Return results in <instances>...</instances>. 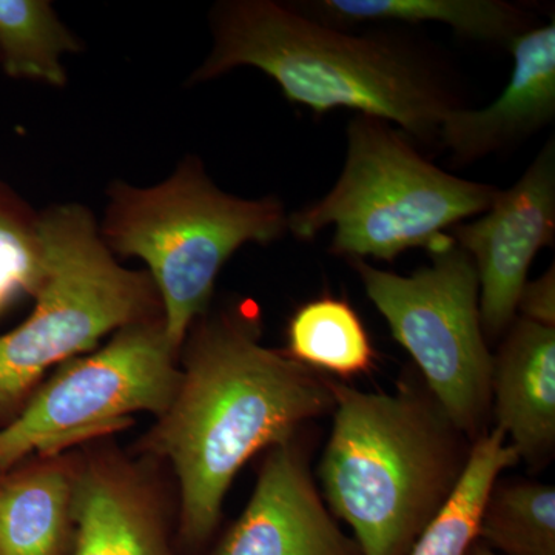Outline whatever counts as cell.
Returning a JSON list of instances; mask_svg holds the SVG:
<instances>
[{"label": "cell", "mask_w": 555, "mask_h": 555, "mask_svg": "<svg viewBox=\"0 0 555 555\" xmlns=\"http://www.w3.org/2000/svg\"><path fill=\"white\" fill-rule=\"evenodd\" d=\"M334 406L327 378L262 346L254 321L224 315L203 326L152 436L181 483L185 539L203 542L211 534L248 459L288 443L302 423Z\"/></svg>", "instance_id": "obj_1"}, {"label": "cell", "mask_w": 555, "mask_h": 555, "mask_svg": "<svg viewBox=\"0 0 555 555\" xmlns=\"http://www.w3.org/2000/svg\"><path fill=\"white\" fill-rule=\"evenodd\" d=\"M214 49L193 82L254 67L288 102L317 115L356 109L393 122L433 144L452 109L462 107L436 62L389 35H353L272 0H229L211 16Z\"/></svg>", "instance_id": "obj_2"}, {"label": "cell", "mask_w": 555, "mask_h": 555, "mask_svg": "<svg viewBox=\"0 0 555 555\" xmlns=\"http://www.w3.org/2000/svg\"><path fill=\"white\" fill-rule=\"evenodd\" d=\"M334 429L320 477L363 555H409L465 469L463 436L414 392L372 393L328 379Z\"/></svg>", "instance_id": "obj_3"}, {"label": "cell", "mask_w": 555, "mask_h": 555, "mask_svg": "<svg viewBox=\"0 0 555 555\" xmlns=\"http://www.w3.org/2000/svg\"><path fill=\"white\" fill-rule=\"evenodd\" d=\"M108 195L101 238L112 254L141 258L149 266L173 349L206 310L225 261L244 244L273 243L287 232L281 201L229 195L195 158L155 188L116 182Z\"/></svg>", "instance_id": "obj_4"}, {"label": "cell", "mask_w": 555, "mask_h": 555, "mask_svg": "<svg viewBox=\"0 0 555 555\" xmlns=\"http://www.w3.org/2000/svg\"><path fill=\"white\" fill-rule=\"evenodd\" d=\"M346 163L324 198L287 217L302 241L334 228L331 251L349 261H392L409 248L451 241L448 230L491 207L494 185L438 169L386 120L356 115L346 130Z\"/></svg>", "instance_id": "obj_5"}, {"label": "cell", "mask_w": 555, "mask_h": 555, "mask_svg": "<svg viewBox=\"0 0 555 555\" xmlns=\"http://www.w3.org/2000/svg\"><path fill=\"white\" fill-rule=\"evenodd\" d=\"M36 233L42 278L31 315L0 337V408L53 364L93 349L113 328L150 320L160 305L147 273L115 261L86 207H50L36 217Z\"/></svg>", "instance_id": "obj_6"}, {"label": "cell", "mask_w": 555, "mask_h": 555, "mask_svg": "<svg viewBox=\"0 0 555 555\" xmlns=\"http://www.w3.org/2000/svg\"><path fill=\"white\" fill-rule=\"evenodd\" d=\"M429 254L433 264L409 276L349 262L393 338L414 358L437 406L460 434L477 437L492 401V356L476 266L454 238Z\"/></svg>", "instance_id": "obj_7"}, {"label": "cell", "mask_w": 555, "mask_h": 555, "mask_svg": "<svg viewBox=\"0 0 555 555\" xmlns=\"http://www.w3.org/2000/svg\"><path fill=\"white\" fill-rule=\"evenodd\" d=\"M175 350L163 318H153L120 328L100 352L61 367L0 430V470L31 452L56 454L127 426L134 412L163 415L181 379L173 366Z\"/></svg>", "instance_id": "obj_8"}, {"label": "cell", "mask_w": 555, "mask_h": 555, "mask_svg": "<svg viewBox=\"0 0 555 555\" xmlns=\"http://www.w3.org/2000/svg\"><path fill=\"white\" fill-rule=\"evenodd\" d=\"M451 236L476 266L481 326L495 337L516 318L537 254L554 243V139L540 150L513 188L499 190L488 210L456 225Z\"/></svg>", "instance_id": "obj_9"}, {"label": "cell", "mask_w": 555, "mask_h": 555, "mask_svg": "<svg viewBox=\"0 0 555 555\" xmlns=\"http://www.w3.org/2000/svg\"><path fill=\"white\" fill-rule=\"evenodd\" d=\"M215 555H363L318 494L291 444L272 449L254 495Z\"/></svg>", "instance_id": "obj_10"}, {"label": "cell", "mask_w": 555, "mask_h": 555, "mask_svg": "<svg viewBox=\"0 0 555 555\" xmlns=\"http://www.w3.org/2000/svg\"><path fill=\"white\" fill-rule=\"evenodd\" d=\"M509 82L485 108L449 113L438 142L456 164H473L532 137L555 118V22L532 27L509 43Z\"/></svg>", "instance_id": "obj_11"}, {"label": "cell", "mask_w": 555, "mask_h": 555, "mask_svg": "<svg viewBox=\"0 0 555 555\" xmlns=\"http://www.w3.org/2000/svg\"><path fill=\"white\" fill-rule=\"evenodd\" d=\"M491 392L496 427L518 456L545 459L555 443V327L525 318L511 324L492 357Z\"/></svg>", "instance_id": "obj_12"}, {"label": "cell", "mask_w": 555, "mask_h": 555, "mask_svg": "<svg viewBox=\"0 0 555 555\" xmlns=\"http://www.w3.org/2000/svg\"><path fill=\"white\" fill-rule=\"evenodd\" d=\"M297 9L341 28L367 22H433L451 27L463 38L500 43L506 49L532 28L524 7L503 0H318Z\"/></svg>", "instance_id": "obj_13"}, {"label": "cell", "mask_w": 555, "mask_h": 555, "mask_svg": "<svg viewBox=\"0 0 555 555\" xmlns=\"http://www.w3.org/2000/svg\"><path fill=\"white\" fill-rule=\"evenodd\" d=\"M518 460L517 449L506 443L505 433L499 427L478 437L454 491L409 555H466L478 540L481 514L492 486L502 470Z\"/></svg>", "instance_id": "obj_14"}, {"label": "cell", "mask_w": 555, "mask_h": 555, "mask_svg": "<svg viewBox=\"0 0 555 555\" xmlns=\"http://www.w3.org/2000/svg\"><path fill=\"white\" fill-rule=\"evenodd\" d=\"M69 516L75 555H164L147 516L112 478L89 474L72 486Z\"/></svg>", "instance_id": "obj_15"}, {"label": "cell", "mask_w": 555, "mask_h": 555, "mask_svg": "<svg viewBox=\"0 0 555 555\" xmlns=\"http://www.w3.org/2000/svg\"><path fill=\"white\" fill-rule=\"evenodd\" d=\"M287 356L312 371L356 377L374 367L375 350L363 321L345 299L306 302L291 318Z\"/></svg>", "instance_id": "obj_16"}, {"label": "cell", "mask_w": 555, "mask_h": 555, "mask_svg": "<svg viewBox=\"0 0 555 555\" xmlns=\"http://www.w3.org/2000/svg\"><path fill=\"white\" fill-rule=\"evenodd\" d=\"M72 485L43 469L0 486V555H60Z\"/></svg>", "instance_id": "obj_17"}, {"label": "cell", "mask_w": 555, "mask_h": 555, "mask_svg": "<svg viewBox=\"0 0 555 555\" xmlns=\"http://www.w3.org/2000/svg\"><path fill=\"white\" fill-rule=\"evenodd\" d=\"M478 540L505 555H555V489L537 481H495Z\"/></svg>", "instance_id": "obj_18"}, {"label": "cell", "mask_w": 555, "mask_h": 555, "mask_svg": "<svg viewBox=\"0 0 555 555\" xmlns=\"http://www.w3.org/2000/svg\"><path fill=\"white\" fill-rule=\"evenodd\" d=\"M78 50V40L57 20L50 2L0 0V53L3 68L13 78L65 86L61 54Z\"/></svg>", "instance_id": "obj_19"}, {"label": "cell", "mask_w": 555, "mask_h": 555, "mask_svg": "<svg viewBox=\"0 0 555 555\" xmlns=\"http://www.w3.org/2000/svg\"><path fill=\"white\" fill-rule=\"evenodd\" d=\"M0 272L35 294L42 278L36 218L22 219L0 208Z\"/></svg>", "instance_id": "obj_20"}, {"label": "cell", "mask_w": 555, "mask_h": 555, "mask_svg": "<svg viewBox=\"0 0 555 555\" xmlns=\"http://www.w3.org/2000/svg\"><path fill=\"white\" fill-rule=\"evenodd\" d=\"M517 310L532 323L555 327V269L554 266L539 280L528 281L518 299Z\"/></svg>", "instance_id": "obj_21"}, {"label": "cell", "mask_w": 555, "mask_h": 555, "mask_svg": "<svg viewBox=\"0 0 555 555\" xmlns=\"http://www.w3.org/2000/svg\"><path fill=\"white\" fill-rule=\"evenodd\" d=\"M21 288L10 280L9 276L3 275L0 272V309L10 301V298L13 297L14 294H17Z\"/></svg>", "instance_id": "obj_22"}, {"label": "cell", "mask_w": 555, "mask_h": 555, "mask_svg": "<svg viewBox=\"0 0 555 555\" xmlns=\"http://www.w3.org/2000/svg\"><path fill=\"white\" fill-rule=\"evenodd\" d=\"M466 555H496V554H495V551L491 550V547L486 546L485 543H481L480 540H477V542L474 543V545L469 547V551H467Z\"/></svg>", "instance_id": "obj_23"}]
</instances>
